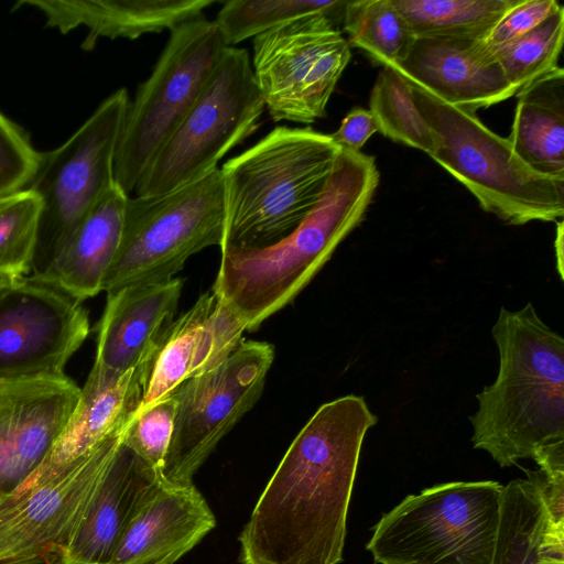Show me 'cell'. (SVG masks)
I'll use <instances>...</instances> for the list:
<instances>
[{
  "label": "cell",
  "instance_id": "6da1fadb",
  "mask_svg": "<svg viewBox=\"0 0 564 564\" xmlns=\"http://www.w3.org/2000/svg\"><path fill=\"white\" fill-rule=\"evenodd\" d=\"M362 397L321 405L284 454L238 541L241 564H339L367 431Z\"/></svg>",
  "mask_w": 564,
  "mask_h": 564
},
{
  "label": "cell",
  "instance_id": "7a4b0ae2",
  "mask_svg": "<svg viewBox=\"0 0 564 564\" xmlns=\"http://www.w3.org/2000/svg\"><path fill=\"white\" fill-rule=\"evenodd\" d=\"M491 334L499 370L476 395L474 448L500 467L531 458L546 476L564 475V338L531 302L518 311L500 307Z\"/></svg>",
  "mask_w": 564,
  "mask_h": 564
},
{
  "label": "cell",
  "instance_id": "3957f363",
  "mask_svg": "<svg viewBox=\"0 0 564 564\" xmlns=\"http://www.w3.org/2000/svg\"><path fill=\"white\" fill-rule=\"evenodd\" d=\"M380 182L373 156L340 147L316 206L264 248H224L212 292L246 330L290 304L364 220Z\"/></svg>",
  "mask_w": 564,
  "mask_h": 564
},
{
  "label": "cell",
  "instance_id": "277c9868",
  "mask_svg": "<svg viewBox=\"0 0 564 564\" xmlns=\"http://www.w3.org/2000/svg\"><path fill=\"white\" fill-rule=\"evenodd\" d=\"M340 147L312 128L279 126L220 169L224 248H264L289 236L316 206Z\"/></svg>",
  "mask_w": 564,
  "mask_h": 564
},
{
  "label": "cell",
  "instance_id": "5b68a950",
  "mask_svg": "<svg viewBox=\"0 0 564 564\" xmlns=\"http://www.w3.org/2000/svg\"><path fill=\"white\" fill-rule=\"evenodd\" d=\"M414 102L432 130L430 156L459 181L487 213L509 225L558 221L564 215V181L532 171L507 138L476 115L412 86Z\"/></svg>",
  "mask_w": 564,
  "mask_h": 564
},
{
  "label": "cell",
  "instance_id": "8992f818",
  "mask_svg": "<svg viewBox=\"0 0 564 564\" xmlns=\"http://www.w3.org/2000/svg\"><path fill=\"white\" fill-rule=\"evenodd\" d=\"M503 486L454 481L383 514L367 550L379 564H492Z\"/></svg>",
  "mask_w": 564,
  "mask_h": 564
},
{
  "label": "cell",
  "instance_id": "52a82bcc",
  "mask_svg": "<svg viewBox=\"0 0 564 564\" xmlns=\"http://www.w3.org/2000/svg\"><path fill=\"white\" fill-rule=\"evenodd\" d=\"M224 232V182L219 167L164 194L129 196L120 245L102 291L169 281L193 254L210 246L221 247Z\"/></svg>",
  "mask_w": 564,
  "mask_h": 564
},
{
  "label": "cell",
  "instance_id": "ba28073f",
  "mask_svg": "<svg viewBox=\"0 0 564 564\" xmlns=\"http://www.w3.org/2000/svg\"><path fill=\"white\" fill-rule=\"evenodd\" d=\"M246 48L227 46L200 94L147 167L135 196H155L214 170L258 128L264 110Z\"/></svg>",
  "mask_w": 564,
  "mask_h": 564
},
{
  "label": "cell",
  "instance_id": "9c48e42d",
  "mask_svg": "<svg viewBox=\"0 0 564 564\" xmlns=\"http://www.w3.org/2000/svg\"><path fill=\"white\" fill-rule=\"evenodd\" d=\"M129 102L126 88L115 90L63 144L40 152L24 187L41 200L31 274L47 272L84 217L115 184V154Z\"/></svg>",
  "mask_w": 564,
  "mask_h": 564
},
{
  "label": "cell",
  "instance_id": "30bf717a",
  "mask_svg": "<svg viewBox=\"0 0 564 564\" xmlns=\"http://www.w3.org/2000/svg\"><path fill=\"white\" fill-rule=\"evenodd\" d=\"M226 47L217 23L204 17L171 31L151 75L129 102L118 140L113 180L128 196L200 94Z\"/></svg>",
  "mask_w": 564,
  "mask_h": 564
},
{
  "label": "cell",
  "instance_id": "8fae6325",
  "mask_svg": "<svg viewBox=\"0 0 564 564\" xmlns=\"http://www.w3.org/2000/svg\"><path fill=\"white\" fill-rule=\"evenodd\" d=\"M336 20L314 13L253 37L252 70L273 121L313 123L351 57Z\"/></svg>",
  "mask_w": 564,
  "mask_h": 564
},
{
  "label": "cell",
  "instance_id": "7c38bea8",
  "mask_svg": "<svg viewBox=\"0 0 564 564\" xmlns=\"http://www.w3.org/2000/svg\"><path fill=\"white\" fill-rule=\"evenodd\" d=\"M273 359L271 344L243 340L224 362L172 393L177 409L162 471L165 482L193 484L219 441L259 400Z\"/></svg>",
  "mask_w": 564,
  "mask_h": 564
},
{
  "label": "cell",
  "instance_id": "4fadbf2b",
  "mask_svg": "<svg viewBox=\"0 0 564 564\" xmlns=\"http://www.w3.org/2000/svg\"><path fill=\"white\" fill-rule=\"evenodd\" d=\"M122 434L0 505V564H45L66 543L109 471Z\"/></svg>",
  "mask_w": 564,
  "mask_h": 564
},
{
  "label": "cell",
  "instance_id": "5bb4252c",
  "mask_svg": "<svg viewBox=\"0 0 564 564\" xmlns=\"http://www.w3.org/2000/svg\"><path fill=\"white\" fill-rule=\"evenodd\" d=\"M90 332L83 302L29 274L0 300V380L58 378Z\"/></svg>",
  "mask_w": 564,
  "mask_h": 564
},
{
  "label": "cell",
  "instance_id": "9a60e30c",
  "mask_svg": "<svg viewBox=\"0 0 564 564\" xmlns=\"http://www.w3.org/2000/svg\"><path fill=\"white\" fill-rule=\"evenodd\" d=\"M79 395L66 375L0 380V505L42 463Z\"/></svg>",
  "mask_w": 564,
  "mask_h": 564
},
{
  "label": "cell",
  "instance_id": "2e32d148",
  "mask_svg": "<svg viewBox=\"0 0 564 564\" xmlns=\"http://www.w3.org/2000/svg\"><path fill=\"white\" fill-rule=\"evenodd\" d=\"M391 68L411 86L474 115L517 94L480 40L413 39Z\"/></svg>",
  "mask_w": 564,
  "mask_h": 564
},
{
  "label": "cell",
  "instance_id": "e0dca14e",
  "mask_svg": "<svg viewBox=\"0 0 564 564\" xmlns=\"http://www.w3.org/2000/svg\"><path fill=\"white\" fill-rule=\"evenodd\" d=\"M215 525V516L194 484L161 480L141 500L109 564H174Z\"/></svg>",
  "mask_w": 564,
  "mask_h": 564
},
{
  "label": "cell",
  "instance_id": "ac0fdd59",
  "mask_svg": "<svg viewBox=\"0 0 564 564\" xmlns=\"http://www.w3.org/2000/svg\"><path fill=\"white\" fill-rule=\"evenodd\" d=\"M183 280L138 284L108 292L98 325L94 370L141 372L174 321Z\"/></svg>",
  "mask_w": 564,
  "mask_h": 564
},
{
  "label": "cell",
  "instance_id": "d6986e66",
  "mask_svg": "<svg viewBox=\"0 0 564 564\" xmlns=\"http://www.w3.org/2000/svg\"><path fill=\"white\" fill-rule=\"evenodd\" d=\"M141 395L135 370L117 375L91 369L74 411L48 453L13 494L50 480L101 442L122 433L139 410Z\"/></svg>",
  "mask_w": 564,
  "mask_h": 564
},
{
  "label": "cell",
  "instance_id": "ffe728a7",
  "mask_svg": "<svg viewBox=\"0 0 564 564\" xmlns=\"http://www.w3.org/2000/svg\"><path fill=\"white\" fill-rule=\"evenodd\" d=\"M215 0H21L13 9L31 7L45 18V26L66 34L87 29L82 48L94 50L100 39L135 40L147 33L173 31L203 18Z\"/></svg>",
  "mask_w": 564,
  "mask_h": 564
},
{
  "label": "cell",
  "instance_id": "44dd1931",
  "mask_svg": "<svg viewBox=\"0 0 564 564\" xmlns=\"http://www.w3.org/2000/svg\"><path fill=\"white\" fill-rule=\"evenodd\" d=\"M161 480L122 442L78 525L45 564H109L141 500Z\"/></svg>",
  "mask_w": 564,
  "mask_h": 564
},
{
  "label": "cell",
  "instance_id": "7402d4cb",
  "mask_svg": "<svg viewBox=\"0 0 564 564\" xmlns=\"http://www.w3.org/2000/svg\"><path fill=\"white\" fill-rule=\"evenodd\" d=\"M128 195L115 183L84 217L44 275L84 302L102 291L118 251Z\"/></svg>",
  "mask_w": 564,
  "mask_h": 564
},
{
  "label": "cell",
  "instance_id": "603a6c76",
  "mask_svg": "<svg viewBox=\"0 0 564 564\" xmlns=\"http://www.w3.org/2000/svg\"><path fill=\"white\" fill-rule=\"evenodd\" d=\"M511 132L514 154L532 171L564 181V69L555 67L517 94Z\"/></svg>",
  "mask_w": 564,
  "mask_h": 564
},
{
  "label": "cell",
  "instance_id": "cb8c5ba5",
  "mask_svg": "<svg viewBox=\"0 0 564 564\" xmlns=\"http://www.w3.org/2000/svg\"><path fill=\"white\" fill-rule=\"evenodd\" d=\"M492 564H564V525L530 477L503 486Z\"/></svg>",
  "mask_w": 564,
  "mask_h": 564
},
{
  "label": "cell",
  "instance_id": "d4e9b609",
  "mask_svg": "<svg viewBox=\"0 0 564 564\" xmlns=\"http://www.w3.org/2000/svg\"><path fill=\"white\" fill-rule=\"evenodd\" d=\"M216 300L213 292L202 294L163 333L139 373L142 390L139 410L171 395L184 381L197 376L204 326Z\"/></svg>",
  "mask_w": 564,
  "mask_h": 564
},
{
  "label": "cell",
  "instance_id": "484cf974",
  "mask_svg": "<svg viewBox=\"0 0 564 564\" xmlns=\"http://www.w3.org/2000/svg\"><path fill=\"white\" fill-rule=\"evenodd\" d=\"M413 39L482 40L520 0H391Z\"/></svg>",
  "mask_w": 564,
  "mask_h": 564
},
{
  "label": "cell",
  "instance_id": "4316f807",
  "mask_svg": "<svg viewBox=\"0 0 564 564\" xmlns=\"http://www.w3.org/2000/svg\"><path fill=\"white\" fill-rule=\"evenodd\" d=\"M341 20L348 44L382 67L397 65L413 41L391 0L346 1Z\"/></svg>",
  "mask_w": 564,
  "mask_h": 564
},
{
  "label": "cell",
  "instance_id": "83f0119b",
  "mask_svg": "<svg viewBox=\"0 0 564 564\" xmlns=\"http://www.w3.org/2000/svg\"><path fill=\"white\" fill-rule=\"evenodd\" d=\"M368 110L381 134L429 155L432 153V130L414 102L413 88L393 68L382 67L378 74Z\"/></svg>",
  "mask_w": 564,
  "mask_h": 564
},
{
  "label": "cell",
  "instance_id": "f1b7e54d",
  "mask_svg": "<svg viewBox=\"0 0 564 564\" xmlns=\"http://www.w3.org/2000/svg\"><path fill=\"white\" fill-rule=\"evenodd\" d=\"M346 1L229 0L218 11L217 23L227 46L236 44L301 17L325 13L343 19Z\"/></svg>",
  "mask_w": 564,
  "mask_h": 564
},
{
  "label": "cell",
  "instance_id": "f546056e",
  "mask_svg": "<svg viewBox=\"0 0 564 564\" xmlns=\"http://www.w3.org/2000/svg\"><path fill=\"white\" fill-rule=\"evenodd\" d=\"M41 200L31 189L0 194V274H31Z\"/></svg>",
  "mask_w": 564,
  "mask_h": 564
},
{
  "label": "cell",
  "instance_id": "4dcf8cb0",
  "mask_svg": "<svg viewBox=\"0 0 564 564\" xmlns=\"http://www.w3.org/2000/svg\"><path fill=\"white\" fill-rule=\"evenodd\" d=\"M564 39V8L561 7L532 31L497 51L492 57L517 93L557 67Z\"/></svg>",
  "mask_w": 564,
  "mask_h": 564
},
{
  "label": "cell",
  "instance_id": "1f68e13d",
  "mask_svg": "<svg viewBox=\"0 0 564 564\" xmlns=\"http://www.w3.org/2000/svg\"><path fill=\"white\" fill-rule=\"evenodd\" d=\"M176 409L177 401L171 394L137 411L122 434L123 444L161 478Z\"/></svg>",
  "mask_w": 564,
  "mask_h": 564
},
{
  "label": "cell",
  "instance_id": "d6a6232c",
  "mask_svg": "<svg viewBox=\"0 0 564 564\" xmlns=\"http://www.w3.org/2000/svg\"><path fill=\"white\" fill-rule=\"evenodd\" d=\"M39 155L26 133L0 112V194L23 189L37 166Z\"/></svg>",
  "mask_w": 564,
  "mask_h": 564
},
{
  "label": "cell",
  "instance_id": "836d02e7",
  "mask_svg": "<svg viewBox=\"0 0 564 564\" xmlns=\"http://www.w3.org/2000/svg\"><path fill=\"white\" fill-rule=\"evenodd\" d=\"M561 7L555 0H520L503 14L480 43L492 56L497 51L532 31Z\"/></svg>",
  "mask_w": 564,
  "mask_h": 564
},
{
  "label": "cell",
  "instance_id": "e575fe53",
  "mask_svg": "<svg viewBox=\"0 0 564 564\" xmlns=\"http://www.w3.org/2000/svg\"><path fill=\"white\" fill-rule=\"evenodd\" d=\"M377 131L378 127L371 112L356 107L346 115L339 128L329 135L339 147L360 151L368 139Z\"/></svg>",
  "mask_w": 564,
  "mask_h": 564
},
{
  "label": "cell",
  "instance_id": "d590c367",
  "mask_svg": "<svg viewBox=\"0 0 564 564\" xmlns=\"http://www.w3.org/2000/svg\"><path fill=\"white\" fill-rule=\"evenodd\" d=\"M556 225H557V230H556V239H555V251H556V254H557L558 271H560L561 276H563V271H562V268H563V264H562V259H563V220L561 219V220L556 221Z\"/></svg>",
  "mask_w": 564,
  "mask_h": 564
},
{
  "label": "cell",
  "instance_id": "8d00e7d4",
  "mask_svg": "<svg viewBox=\"0 0 564 564\" xmlns=\"http://www.w3.org/2000/svg\"><path fill=\"white\" fill-rule=\"evenodd\" d=\"M21 278H14V276H10V275L0 274V300L9 292V290Z\"/></svg>",
  "mask_w": 564,
  "mask_h": 564
}]
</instances>
